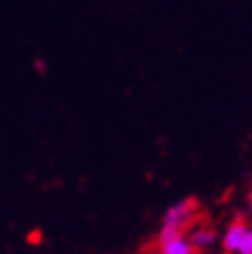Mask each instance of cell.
<instances>
[{
    "label": "cell",
    "instance_id": "obj_2",
    "mask_svg": "<svg viewBox=\"0 0 252 254\" xmlns=\"http://www.w3.org/2000/svg\"><path fill=\"white\" fill-rule=\"evenodd\" d=\"M155 244H157V254H196L186 231L168 224H161Z\"/></svg>",
    "mask_w": 252,
    "mask_h": 254
},
{
    "label": "cell",
    "instance_id": "obj_3",
    "mask_svg": "<svg viewBox=\"0 0 252 254\" xmlns=\"http://www.w3.org/2000/svg\"><path fill=\"white\" fill-rule=\"evenodd\" d=\"M190 246L194 247V251L199 254H205L206 251H210L217 242H219V233L215 228L208 226V224H194L189 231H187Z\"/></svg>",
    "mask_w": 252,
    "mask_h": 254
},
{
    "label": "cell",
    "instance_id": "obj_6",
    "mask_svg": "<svg viewBox=\"0 0 252 254\" xmlns=\"http://www.w3.org/2000/svg\"><path fill=\"white\" fill-rule=\"evenodd\" d=\"M251 189H252V182H251Z\"/></svg>",
    "mask_w": 252,
    "mask_h": 254
},
{
    "label": "cell",
    "instance_id": "obj_4",
    "mask_svg": "<svg viewBox=\"0 0 252 254\" xmlns=\"http://www.w3.org/2000/svg\"><path fill=\"white\" fill-rule=\"evenodd\" d=\"M247 230H249V224L244 221V219H235L233 222H229L224 235L221 237L222 249H224L228 254H237L242 238H244V235Z\"/></svg>",
    "mask_w": 252,
    "mask_h": 254
},
{
    "label": "cell",
    "instance_id": "obj_7",
    "mask_svg": "<svg viewBox=\"0 0 252 254\" xmlns=\"http://www.w3.org/2000/svg\"><path fill=\"white\" fill-rule=\"evenodd\" d=\"M196 254H199V253H196Z\"/></svg>",
    "mask_w": 252,
    "mask_h": 254
},
{
    "label": "cell",
    "instance_id": "obj_1",
    "mask_svg": "<svg viewBox=\"0 0 252 254\" xmlns=\"http://www.w3.org/2000/svg\"><path fill=\"white\" fill-rule=\"evenodd\" d=\"M197 215H199V203L194 198H184L171 203L164 210L161 219V224H168L177 230L189 231L194 224H197Z\"/></svg>",
    "mask_w": 252,
    "mask_h": 254
},
{
    "label": "cell",
    "instance_id": "obj_5",
    "mask_svg": "<svg viewBox=\"0 0 252 254\" xmlns=\"http://www.w3.org/2000/svg\"><path fill=\"white\" fill-rule=\"evenodd\" d=\"M237 254H252V228L249 226V230L245 231L244 238H242L240 247H238Z\"/></svg>",
    "mask_w": 252,
    "mask_h": 254
}]
</instances>
